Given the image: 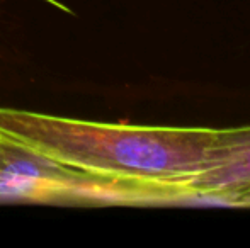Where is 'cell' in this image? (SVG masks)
<instances>
[{"label": "cell", "mask_w": 250, "mask_h": 248, "mask_svg": "<svg viewBox=\"0 0 250 248\" xmlns=\"http://www.w3.org/2000/svg\"><path fill=\"white\" fill-rule=\"evenodd\" d=\"M250 126H131L0 107V139L104 180V197H168L240 146Z\"/></svg>", "instance_id": "cell-1"}, {"label": "cell", "mask_w": 250, "mask_h": 248, "mask_svg": "<svg viewBox=\"0 0 250 248\" xmlns=\"http://www.w3.org/2000/svg\"><path fill=\"white\" fill-rule=\"evenodd\" d=\"M48 2H50V3H53V5H58V7H62V5H60L58 2H55V0H48ZM62 9H63V10H68V9H66V7H62Z\"/></svg>", "instance_id": "cell-4"}, {"label": "cell", "mask_w": 250, "mask_h": 248, "mask_svg": "<svg viewBox=\"0 0 250 248\" xmlns=\"http://www.w3.org/2000/svg\"><path fill=\"white\" fill-rule=\"evenodd\" d=\"M3 158H5V143L0 139V169L3 165Z\"/></svg>", "instance_id": "cell-3"}, {"label": "cell", "mask_w": 250, "mask_h": 248, "mask_svg": "<svg viewBox=\"0 0 250 248\" xmlns=\"http://www.w3.org/2000/svg\"><path fill=\"white\" fill-rule=\"evenodd\" d=\"M168 197H199L230 204L250 202V131L228 160L181 184Z\"/></svg>", "instance_id": "cell-2"}]
</instances>
